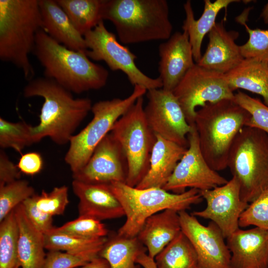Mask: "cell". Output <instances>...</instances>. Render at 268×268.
<instances>
[{
  "instance_id": "23",
  "label": "cell",
  "mask_w": 268,
  "mask_h": 268,
  "mask_svg": "<svg viewBox=\"0 0 268 268\" xmlns=\"http://www.w3.org/2000/svg\"><path fill=\"white\" fill-rule=\"evenodd\" d=\"M181 232L179 212L167 209L148 217L136 237L154 259Z\"/></svg>"
},
{
  "instance_id": "41",
  "label": "cell",
  "mask_w": 268,
  "mask_h": 268,
  "mask_svg": "<svg viewBox=\"0 0 268 268\" xmlns=\"http://www.w3.org/2000/svg\"><path fill=\"white\" fill-rule=\"evenodd\" d=\"M21 172L1 149L0 150V186L20 179Z\"/></svg>"
},
{
  "instance_id": "45",
  "label": "cell",
  "mask_w": 268,
  "mask_h": 268,
  "mask_svg": "<svg viewBox=\"0 0 268 268\" xmlns=\"http://www.w3.org/2000/svg\"><path fill=\"white\" fill-rule=\"evenodd\" d=\"M260 17L266 24H268V2L264 6L261 13Z\"/></svg>"
},
{
  "instance_id": "30",
  "label": "cell",
  "mask_w": 268,
  "mask_h": 268,
  "mask_svg": "<svg viewBox=\"0 0 268 268\" xmlns=\"http://www.w3.org/2000/svg\"><path fill=\"white\" fill-rule=\"evenodd\" d=\"M45 249L74 254H99L107 237L88 238L51 231L44 234Z\"/></svg>"
},
{
  "instance_id": "22",
  "label": "cell",
  "mask_w": 268,
  "mask_h": 268,
  "mask_svg": "<svg viewBox=\"0 0 268 268\" xmlns=\"http://www.w3.org/2000/svg\"><path fill=\"white\" fill-rule=\"evenodd\" d=\"M156 136V140L150 155L149 169L135 187L136 188H163L187 149L159 135Z\"/></svg>"
},
{
  "instance_id": "9",
  "label": "cell",
  "mask_w": 268,
  "mask_h": 268,
  "mask_svg": "<svg viewBox=\"0 0 268 268\" xmlns=\"http://www.w3.org/2000/svg\"><path fill=\"white\" fill-rule=\"evenodd\" d=\"M147 91L144 87L135 85L132 93L124 99L100 101L92 105L91 121L79 133L71 136L65 156V161L72 174L86 164L97 145L110 132L115 123Z\"/></svg>"
},
{
  "instance_id": "40",
  "label": "cell",
  "mask_w": 268,
  "mask_h": 268,
  "mask_svg": "<svg viewBox=\"0 0 268 268\" xmlns=\"http://www.w3.org/2000/svg\"><path fill=\"white\" fill-rule=\"evenodd\" d=\"M22 204L29 220L43 234L50 232L54 227L53 217L44 213L38 208L34 195L25 200Z\"/></svg>"
},
{
  "instance_id": "3",
  "label": "cell",
  "mask_w": 268,
  "mask_h": 268,
  "mask_svg": "<svg viewBox=\"0 0 268 268\" xmlns=\"http://www.w3.org/2000/svg\"><path fill=\"white\" fill-rule=\"evenodd\" d=\"M41 29L39 0H0V59L20 69L29 81L35 74L29 55Z\"/></svg>"
},
{
  "instance_id": "8",
  "label": "cell",
  "mask_w": 268,
  "mask_h": 268,
  "mask_svg": "<svg viewBox=\"0 0 268 268\" xmlns=\"http://www.w3.org/2000/svg\"><path fill=\"white\" fill-rule=\"evenodd\" d=\"M143 96L115 123L110 133L119 144L127 161L126 184L135 187L149 168L150 155L156 140L145 118Z\"/></svg>"
},
{
  "instance_id": "38",
  "label": "cell",
  "mask_w": 268,
  "mask_h": 268,
  "mask_svg": "<svg viewBox=\"0 0 268 268\" xmlns=\"http://www.w3.org/2000/svg\"><path fill=\"white\" fill-rule=\"evenodd\" d=\"M239 225L241 227L253 225L268 230V190L249 204L240 215Z\"/></svg>"
},
{
  "instance_id": "12",
  "label": "cell",
  "mask_w": 268,
  "mask_h": 268,
  "mask_svg": "<svg viewBox=\"0 0 268 268\" xmlns=\"http://www.w3.org/2000/svg\"><path fill=\"white\" fill-rule=\"evenodd\" d=\"M188 134V147L163 188L176 194L187 189L202 191L225 184L228 180L212 169L204 158L200 147L195 125Z\"/></svg>"
},
{
  "instance_id": "21",
  "label": "cell",
  "mask_w": 268,
  "mask_h": 268,
  "mask_svg": "<svg viewBox=\"0 0 268 268\" xmlns=\"http://www.w3.org/2000/svg\"><path fill=\"white\" fill-rule=\"evenodd\" d=\"M42 29L50 37L69 49L85 52L83 36L72 24L56 0H39Z\"/></svg>"
},
{
  "instance_id": "44",
  "label": "cell",
  "mask_w": 268,
  "mask_h": 268,
  "mask_svg": "<svg viewBox=\"0 0 268 268\" xmlns=\"http://www.w3.org/2000/svg\"><path fill=\"white\" fill-rule=\"evenodd\" d=\"M136 262L143 268H157L154 259L150 257L146 252L141 254Z\"/></svg>"
},
{
  "instance_id": "24",
  "label": "cell",
  "mask_w": 268,
  "mask_h": 268,
  "mask_svg": "<svg viewBox=\"0 0 268 268\" xmlns=\"http://www.w3.org/2000/svg\"><path fill=\"white\" fill-rule=\"evenodd\" d=\"M18 226L17 259L21 268H42L46 254L44 234L28 219L22 204L14 209Z\"/></svg>"
},
{
  "instance_id": "11",
  "label": "cell",
  "mask_w": 268,
  "mask_h": 268,
  "mask_svg": "<svg viewBox=\"0 0 268 268\" xmlns=\"http://www.w3.org/2000/svg\"><path fill=\"white\" fill-rule=\"evenodd\" d=\"M190 125L195 124L196 108L208 103L234 100L225 74L195 64L172 91Z\"/></svg>"
},
{
  "instance_id": "16",
  "label": "cell",
  "mask_w": 268,
  "mask_h": 268,
  "mask_svg": "<svg viewBox=\"0 0 268 268\" xmlns=\"http://www.w3.org/2000/svg\"><path fill=\"white\" fill-rule=\"evenodd\" d=\"M127 176L126 156L110 133L97 145L86 164L72 174L73 180L94 184L126 183Z\"/></svg>"
},
{
  "instance_id": "7",
  "label": "cell",
  "mask_w": 268,
  "mask_h": 268,
  "mask_svg": "<svg viewBox=\"0 0 268 268\" xmlns=\"http://www.w3.org/2000/svg\"><path fill=\"white\" fill-rule=\"evenodd\" d=\"M227 167L239 184L244 201L251 203L268 190V134L243 128L231 146Z\"/></svg>"
},
{
  "instance_id": "35",
  "label": "cell",
  "mask_w": 268,
  "mask_h": 268,
  "mask_svg": "<svg viewBox=\"0 0 268 268\" xmlns=\"http://www.w3.org/2000/svg\"><path fill=\"white\" fill-rule=\"evenodd\" d=\"M51 231L88 238L106 237L109 232L101 221L84 216H78L60 227L54 226Z\"/></svg>"
},
{
  "instance_id": "2",
  "label": "cell",
  "mask_w": 268,
  "mask_h": 268,
  "mask_svg": "<svg viewBox=\"0 0 268 268\" xmlns=\"http://www.w3.org/2000/svg\"><path fill=\"white\" fill-rule=\"evenodd\" d=\"M33 54L44 68V76L76 94L105 86L108 71L92 62L85 52L68 49L43 30L36 35Z\"/></svg>"
},
{
  "instance_id": "39",
  "label": "cell",
  "mask_w": 268,
  "mask_h": 268,
  "mask_svg": "<svg viewBox=\"0 0 268 268\" xmlns=\"http://www.w3.org/2000/svg\"><path fill=\"white\" fill-rule=\"evenodd\" d=\"M99 256L92 253L74 254L51 250L46 254L42 268H75Z\"/></svg>"
},
{
  "instance_id": "34",
  "label": "cell",
  "mask_w": 268,
  "mask_h": 268,
  "mask_svg": "<svg viewBox=\"0 0 268 268\" xmlns=\"http://www.w3.org/2000/svg\"><path fill=\"white\" fill-rule=\"evenodd\" d=\"M249 9L239 16L237 21L244 25L249 34L247 42L240 46L244 58L255 59L268 63V29H251L246 23Z\"/></svg>"
},
{
  "instance_id": "33",
  "label": "cell",
  "mask_w": 268,
  "mask_h": 268,
  "mask_svg": "<svg viewBox=\"0 0 268 268\" xmlns=\"http://www.w3.org/2000/svg\"><path fill=\"white\" fill-rule=\"evenodd\" d=\"M35 194L25 180L19 179L0 186V222L17 206Z\"/></svg>"
},
{
  "instance_id": "43",
  "label": "cell",
  "mask_w": 268,
  "mask_h": 268,
  "mask_svg": "<svg viewBox=\"0 0 268 268\" xmlns=\"http://www.w3.org/2000/svg\"><path fill=\"white\" fill-rule=\"evenodd\" d=\"M75 268H110L108 261L98 256L87 263Z\"/></svg>"
},
{
  "instance_id": "5",
  "label": "cell",
  "mask_w": 268,
  "mask_h": 268,
  "mask_svg": "<svg viewBox=\"0 0 268 268\" xmlns=\"http://www.w3.org/2000/svg\"><path fill=\"white\" fill-rule=\"evenodd\" d=\"M250 114L234 100L208 103L197 111L195 125L201 151L216 171L227 168L229 152Z\"/></svg>"
},
{
  "instance_id": "42",
  "label": "cell",
  "mask_w": 268,
  "mask_h": 268,
  "mask_svg": "<svg viewBox=\"0 0 268 268\" xmlns=\"http://www.w3.org/2000/svg\"><path fill=\"white\" fill-rule=\"evenodd\" d=\"M17 166L21 173L34 176L42 170L43 160L39 153L30 152L21 155Z\"/></svg>"
},
{
  "instance_id": "25",
  "label": "cell",
  "mask_w": 268,
  "mask_h": 268,
  "mask_svg": "<svg viewBox=\"0 0 268 268\" xmlns=\"http://www.w3.org/2000/svg\"><path fill=\"white\" fill-rule=\"evenodd\" d=\"M238 0H216L212 2L210 0H204V9L201 16L196 20L190 0H187L184 4L185 19L183 21L182 29L187 32L191 44L195 63H197L201 57V47L203 39L213 28L216 17L222 9H226L228 6Z\"/></svg>"
},
{
  "instance_id": "18",
  "label": "cell",
  "mask_w": 268,
  "mask_h": 268,
  "mask_svg": "<svg viewBox=\"0 0 268 268\" xmlns=\"http://www.w3.org/2000/svg\"><path fill=\"white\" fill-rule=\"evenodd\" d=\"M226 239L231 268H268V230L239 228Z\"/></svg>"
},
{
  "instance_id": "46",
  "label": "cell",
  "mask_w": 268,
  "mask_h": 268,
  "mask_svg": "<svg viewBox=\"0 0 268 268\" xmlns=\"http://www.w3.org/2000/svg\"><path fill=\"white\" fill-rule=\"evenodd\" d=\"M19 268V267H18V268Z\"/></svg>"
},
{
  "instance_id": "32",
  "label": "cell",
  "mask_w": 268,
  "mask_h": 268,
  "mask_svg": "<svg viewBox=\"0 0 268 268\" xmlns=\"http://www.w3.org/2000/svg\"><path fill=\"white\" fill-rule=\"evenodd\" d=\"M33 126L23 121L11 122L0 118V147L11 148L18 152L34 143Z\"/></svg>"
},
{
  "instance_id": "1",
  "label": "cell",
  "mask_w": 268,
  "mask_h": 268,
  "mask_svg": "<svg viewBox=\"0 0 268 268\" xmlns=\"http://www.w3.org/2000/svg\"><path fill=\"white\" fill-rule=\"evenodd\" d=\"M71 93L54 80L45 76L34 78L25 86V97L38 96L44 100L39 123L33 126L34 143L47 137L60 145L69 143L92 106L90 99L74 98Z\"/></svg>"
},
{
  "instance_id": "15",
  "label": "cell",
  "mask_w": 268,
  "mask_h": 268,
  "mask_svg": "<svg viewBox=\"0 0 268 268\" xmlns=\"http://www.w3.org/2000/svg\"><path fill=\"white\" fill-rule=\"evenodd\" d=\"M200 193L206 207L192 214L215 223L226 239L239 228L240 215L249 205L241 198L238 181L232 177L224 185Z\"/></svg>"
},
{
  "instance_id": "31",
  "label": "cell",
  "mask_w": 268,
  "mask_h": 268,
  "mask_svg": "<svg viewBox=\"0 0 268 268\" xmlns=\"http://www.w3.org/2000/svg\"><path fill=\"white\" fill-rule=\"evenodd\" d=\"M18 234L13 210L0 222V268H20L17 259Z\"/></svg>"
},
{
  "instance_id": "19",
  "label": "cell",
  "mask_w": 268,
  "mask_h": 268,
  "mask_svg": "<svg viewBox=\"0 0 268 268\" xmlns=\"http://www.w3.org/2000/svg\"><path fill=\"white\" fill-rule=\"evenodd\" d=\"M237 31H227L223 22L216 23L208 33V44L205 53L196 63L205 68L225 74L245 58L240 46L236 44Z\"/></svg>"
},
{
  "instance_id": "14",
  "label": "cell",
  "mask_w": 268,
  "mask_h": 268,
  "mask_svg": "<svg viewBox=\"0 0 268 268\" xmlns=\"http://www.w3.org/2000/svg\"><path fill=\"white\" fill-rule=\"evenodd\" d=\"M181 231L197 254L200 268H231V254L218 226H205L186 210L179 212Z\"/></svg>"
},
{
  "instance_id": "29",
  "label": "cell",
  "mask_w": 268,
  "mask_h": 268,
  "mask_svg": "<svg viewBox=\"0 0 268 268\" xmlns=\"http://www.w3.org/2000/svg\"><path fill=\"white\" fill-rule=\"evenodd\" d=\"M154 259L157 268H200L196 251L182 231Z\"/></svg>"
},
{
  "instance_id": "36",
  "label": "cell",
  "mask_w": 268,
  "mask_h": 268,
  "mask_svg": "<svg viewBox=\"0 0 268 268\" xmlns=\"http://www.w3.org/2000/svg\"><path fill=\"white\" fill-rule=\"evenodd\" d=\"M234 101L250 115L245 127L259 129L268 134V106L259 99L253 98L239 91Z\"/></svg>"
},
{
  "instance_id": "28",
  "label": "cell",
  "mask_w": 268,
  "mask_h": 268,
  "mask_svg": "<svg viewBox=\"0 0 268 268\" xmlns=\"http://www.w3.org/2000/svg\"><path fill=\"white\" fill-rule=\"evenodd\" d=\"M56 1L82 36L103 21L104 0H56Z\"/></svg>"
},
{
  "instance_id": "4",
  "label": "cell",
  "mask_w": 268,
  "mask_h": 268,
  "mask_svg": "<svg viewBox=\"0 0 268 268\" xmlns=\"http://www.w3.org/2000/svg\"><path fill=\"white\" fill-rule=\"evenodd\" d=\"M103 19L113 23L125 44L167 40L172 35L166 0H104Z\"/></svg>"
},
{
  "instance_id": "26",
  "label": "cell",
  "mask_w": 268,
  "mask_h": 268,
  "mask_svg": "<svg viewBox=\"0 0 268 268\" xmlns=\"http://www.w3.org/2000/svg\"><path fill=\"white\" fill-rule=\"evenodd\" d=\"M225 75L232 91L243 89L260 95L268 106V63L245 58Z\"/></svg>"
},
{
  "instance_id": "27",
  "label": "cell",
  "mask_w": 268,
  "mask_h": 268,
  "mask_svg": "<svg viewBox=\"0 0 268 268\" xmlns=\"http://www.w3.org/2000/svg\"><path fill=\"white\" fill-rule=\"evenodd\" d=\"M146 251L137 237L127 238L117 233L107 238L99 256L108 261L110 268H140L136 259Z\"/></svg>"
},
{
  "instance_id": "6",
  "label": "cell",
  "mask_w": 268,
  "mask_h": 268,
  "mask_svg": "<svg viewBox=\"0 0 268 268\" xmlns=\"http://www.w3.org/2000/svg\"><path fill=\"white\" fill-rule=\"evenodd\" d=\"M108 185L122 204L126 217L117 234L127 238L136 237L146 220L154 214L167 209L178 212L186 210L203 200L200 191L196 189L176 194L160 188L138 189L121 182Z\"/></svg>"
},
{
  "instance_id": "20",
  "label": "cell",
  "mask_w": 268,
  "mask_h": 268,
  "mask_svg": "<svg viewBox=\"0 0 268 268\" xmlns=\"http://www.w3.org/2000/svg\"><path fill=\"white\" fill-rule=\"evenodd\" d=\"M72 189L79 199V216L101 221L125 216L122 204L108 184H89L73 180Z\"/></svg>"
},
{
  "instance_id": "17",
  "label": "cell",
  "mask_w": 268,
  "mask_h": 268,
  "mask_svg": "<svg viewBox=\"0 0 268 268\" xmlns=\"http://www.w3.org/2000/svg\"><path fill=\"white\" fill-rule=\"evenodd\" d=\"M159 77L164 90L173 91L196 64L187 32H176L159 46Z\"/></svg>"
},
{
  "instance_id": "13",
  "label": "cell",
  "mask_w": 268,
  "mask_h": 268,
  "mask_svg": "<svg viewBox=\"0 0 268 268\" xmlns=\"http://www.w3.org/2000/svg\"><path fill=\"white\" fill-rule=\"evenodd\" d=\"M144 108L147 123L153 133L163 138L187 147L192 126L172 91L161 88L147 90Z\"/></svg>"
},
{
  "instance_id": "37",
  "label": "cell",
  "mask_w": 268,
  "mask_h": 268,
  "mask_svg": "<svg viewBox=\"0 0 268 268\" xmlns=\"http://www.w3.org/2000/svg\"><path fill=\"white\" fill-rule=\"evenodd\" d=\"M38 208L51 216L63 214L69 203L68 188L66 186L55 187L50 192L43 190L40 195H34Z\"/></svg>"
},
{
  "instance_id": "10",
  "label": "cell",
  "mask_w": 268,
  "mask_h": 268,
  "mask_svg": "<svg viewBox=\"0 0 268 268\" xmlns=\"http://www.w3.org/2000/svg\"><path fill=\"white\" fill-rule=\"evenodd\" d=\"M83 37L87 47L85 53L89 59L104 61L113 71H123L134 86L140 85L147 90L162 88L159 77H149L137 67L135 63L136 56L118 42L115 34L108 30L103 21Z\"/></svg>"
}]
</instances>
